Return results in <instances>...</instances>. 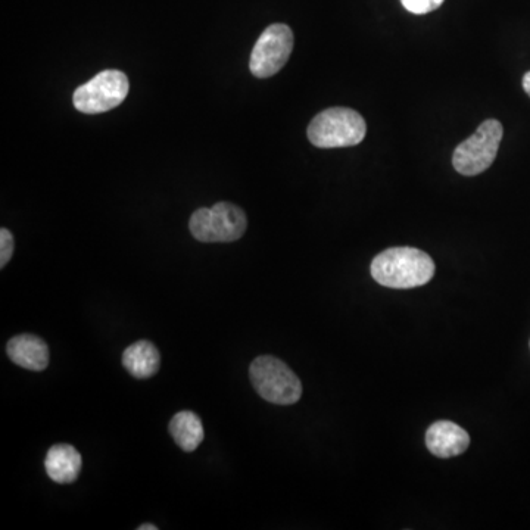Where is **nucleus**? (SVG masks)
I'll use <instances>...</instances> for the list:
<instances>
[{"instance_id":"14","label":"nucleus","mask_w":530,"mask_h":530,"mask_svg":"<svg viewBox=\"0 0 530 530\" xmlns=\"http://www.w3.org/2000/svg\"><path fill=\"white\" fill-rule=\"evenodd\" d=\"M14 236L8 229L0 230V268L5 267L11 261L14 254Z\"/></svg>"},{"instance_id":"6","label":"nucleus","mask_w":530,"mask_h":530,"mask_svg":"<svg viewBox=\"0 0 530 530\" xmlns=\"http://www.w3.org/2000/svg\"><path fill=\"white\" fill-rule=\"evenodd\" d=\"M129 89V79L123 71L105 70L74 92V106L83 114H102L123 104Z\"/></svg>"},{"instance_id":"4","label":"nucleus","mask_w":530,"mask_h":530,"mask_svg":"<svg viewBox=\"0 0 530 530\" xmlns=\"http://www.w3.org/2000/svg\"><path fill=\"white\" fill-rule=\"evenodd\" d=\"M248 220L238 205L218 202L211 208H199L189 221L193 238L204 243L236 242L245 235Z\"/></svg>"},{"instance_id":"1","label":"nucleus","mask_w":530,"mask_h":530,"mask_svg":"<svg viewBox=\"0 0 530 530\" xmlns=\"http://www.w3.org/2000/svg\"><path fill=\"white\" fill-rule=\"evenodd\" d=\"M371 276L385 288H419L435 276V263L420 249L408 246L386 249L371 263Z\"/></svg>"},{"instance_id":"9","label":"nucleus","mask_w":530,"mask_h":530,"mask_svg":"<svg viewBox=\"0 0 530 530\" xmlns=\"http://www.w3.org/2000/svg\"><path fill=\"white\" fill-rule=\"evenodd\" d=\"M9 360L30 371H43L49 366V346L36 335H18L6 345Z\"/></svg>"},{"instance_id":"7","label":"nucleus","mask_w":530,"mask_h":530,"mask_svg":"<svg viewBox=\"0 0 530 530\" xmlns=\"http://www.w3.org/2000/svg\"><path fill=\"white\" fill-rule=\"evenodd\" d=\"M293 33L286 24H271L255 43L249 70L258 79H268L279 73L291 58Z\"/></svg>"},{"instance_id":"3","label":"nucleus","mask_w":530,"mask_h":530,"mask_svg":"<svg viewBox=\"0 0 530 530\" xmlns=\"http://www.w3.org/2000/svg\"><path fill=\"white\" fill-rule=\"evenodd\" d=\"M249 377L258 395L271 404L292 405L302 397L301 380L279 358L271 355L255 358L249 367Z\"/></svg>"},{"instance_id":"12","label":"nucleus","mask_w":530,"mask_h":530,"mask_svg":"<svg viewBox=\"0 0 530 530\" xmlns=\"http://www.w3.org/2000/svg\"><path fill=\"white\" fill-rule=\"evenodd\" d=\"M170 435L185 452H193L204 442L205 430L201 417L193 411H180L171 419Z\"/></svg>"},{"instance_id":"8","label":"nucleus","mask_w":530,"mask_h":530,"mask_svg":"<svg viewBox=\"0 0 530 530\" xmlns=\"http://www.w3.org/2000/svg\"><path fill=\"white\" fill-rule=\"evenodd\" d=\"M426 445L435 457H457L469 448L470 436L458 424L441 420L427 429Z\"/></svg>"},{"instance_id":"5","label":"nucleus","mask_w":530,"mask_h":530,"mask_svg":"<svg viewBox=\"0 0 530 530\" xmlns=\"http://www.w3.org/2000/svg\"><path fill=\"white\" fill-rule=\"evenodd\" d=\"M503 134V124L500 121H483L476 133L455 149L452 157L455 170L469 177L488 170L497 158Z\"/></svg>"},{"instance_id":"16","label":"nucleus","mask_w":530,"mask_h":530,"mask_svg":"<svg viewBox=\"0 0 530 530\" xmlns=\"http://www.w3.org/2000/svg\"><path fill=\"white\" fill-rule=\"evenodd\" d=\"M139 530H158V526H155V525H142V526H139Z\"/></svg>"},{"instance_id":"13","label":"nucleus","mask_w":530,"mask_h":530,"mask_svg":"<svg viewBox=\"0 0 530 530\" xmlns=\"http://www.w3.org/2000/svg\"><path fill=\"white\" fill-rule=\"evenodd\" d=\"M401 3L411 14L424 15L441 8L444 0H401Z\"/></svg>"},{"instance_id":"11","label":"nucleus","mask_w":530,"mask_h":530,"mask_svg":"<svg viewBox=\"0 0 530 530\" xmlns=\"http://www.w3.org/2000/svg\"><path fill=\"white\" fill-rule=\"evenodd\" d=\"M123 366L136 379H149L161 367V354L152 342L139 341L124 351Z\"/></svg>"},{"instance_id":"2","label":"nucleus","mask_w":530,"mask_h":530,"mask_svg":"<svg viewBox=\"0 0 530 530\" xmlns=\"http://www.w3.org/2000/svg\"><path fill=\"white\" fill-rule=\"evenodd\" d=\"M367 133V124L351 108L324 109L308 126V139L321 149L348 148L360 145Z\"/></svg>"},{"instance_id":"10","label":"nucleus","mask_w":530,"mask_h":530,"mask_svg":"<svg viewBox=\"0 0 530 530\" xmlns=\"http://www.w3.org/2000/svg\"><path fill=\"white\" fill-rule=\"evenodd\" d=\"M81 460L80 452L68 444L53 445L45 458V469L53 482L67 485L76 482L80 475Z\"/></svg>"},{"instance_id":"15","label":"nucleus","mask_w":530,"mask_h":530,"mask_svg":"<svg viewBox=\"0 0 530 530\" xmlns=\"http://www.w3.org/2000/svg\"><path fill=\"white\" fill-rule=\"evenodd\" d=\"M523 89H525V92L530 96V71L525 74V77H523Z\"/></svg>"}]
</instances>
